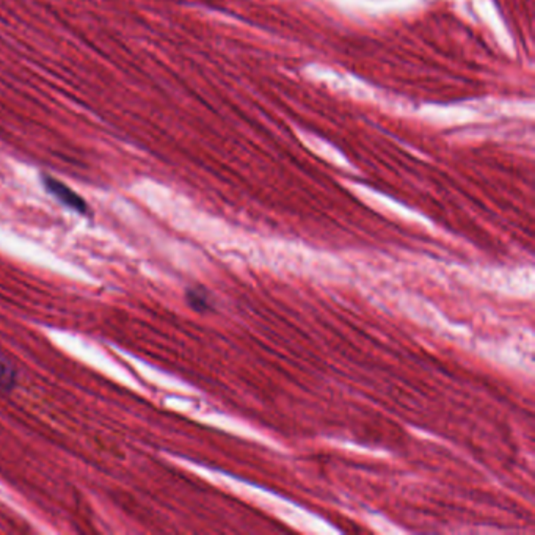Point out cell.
<instances>
[{"mask_svg":"<svg viewBox=\"0 0 535 535\" xmlns=\"http://www.w3.org/2000/svg\"><path fill=\"white\" fill-rule=\"evenodd\" d=\"M185 300H187L190 308L195 310V311H209L210 308H212L209 295L203 289H200V287L189 289L187 294H185Z\"/></svg>","mask_w":535,"mask_h":535,"instance_id":"3957f363","label":"cell"},{"mask_svg":"<svg viewBox=\"0 0 535 535\" xmlns=\"http://www.w3.org/2000/svg\"><path fill=\"white\" fill-rule=\"evenodd\" d=\"M18 383V371L13 363L0 352V389L10 391Z\"/></svg>","mask_w":535,"mask_h":535,"instance_id":"7a4b0ae2","label":"cell"},{"mask_svg":"<svg viewBox=\"0 0 535 535\" xmlns=\"http://www.w3.org/2000/svg\"><path fill=\"white\" fill-rule=\"evenodd\" d=\"M43 183L49 193L57 198L61 204H65L67 208L79 214H89V204L85 203V200L81 195H77L75 190L69 189L67 184L60 183L59 179L51 177H44Z\"/></svg>","mask_w":535,"mask_h":535,"instance_id":"6da1fadb","label":"cell"}]
</instances>
